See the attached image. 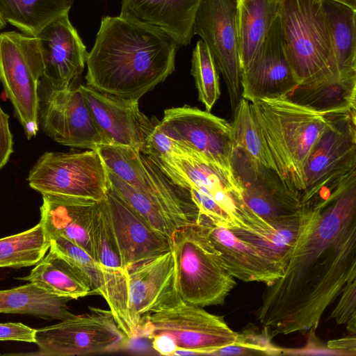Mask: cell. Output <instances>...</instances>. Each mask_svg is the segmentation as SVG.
Returning a JSON list of instances; mask_svg holds the SVG:
<instances>
[{"label": "cell", "instance_id": "cell-1", "mask_svg": "<svg viewBox=\"0 0 356 356\" xmlns=\"http://www.w3.org/2000/svg\"><path fill=\"white\" fill-rule=\"evenodd\" d=\"M314 204L282 275L266 286L256 311L273 337L315 331L326 309L356 280V179Z\"/></svg>", "mask_w": 356, "mask_h": 356}, {"label": "cell", "instance_id": "cell-2", "mask_svg": "<svg viewBox=\"0 0 356 356\" xmlns=\"http://www.w3.org/2000/svg\"><path fill=\"white\" fill-rule=\"evenodd\" d=\"M180 46L156 26L120 15L102 17L86 60V84L138 100L174 72Z\"/></svg>", "mask_w": 356, "mask_h": 356}, {"label": "cell", "instance_id": "cell-3", "mask_svg": "<svg viewBox=\"0 0 356 356\" xmlns=\"http://www.w3.org/2000/svg\"><path fill=\"white\" fill-rule=\"evenodd\" d=\"M96 150L111 171L110 187L154 229L172 238L179 229L196 222L199 211L188 193L148 155L114 144Z\"/></svg>", "mask_w": 356, "mask_h": 356}, {"label": "cell", "instance_id": "cell-4", "mask_svg": "<svg viewBox=\"0 0 356 356\" xmlns=\"http://www.w3.org/2000/svg\"><path fill=\"white\" fill-rule=\"evenodd\" d=\"M250 103L273 170L301 202L305 163L333 113L316 112L283 97L257 99Z\"/></svg>", "mask_w": 356, "mask_h": 356}, {"label": "cell", "instance_id": "cell-5", "mask_svg": "<svg viewBox=\"0 0 356 356\" xmlns=\"http://www.w3.org/2000/svg\"><path fill=\"white\" fill-rule=\"evenodd\" d=\"M166 177L185 191L199 215L229 229L236 226L239 210L245 204L231 171L177 142L166 155H148Z\"/></svg>", "mask_w": 356, "mask_h": 356}, {"label": "cell", "instance_id": "cell-6", "mask_svg": "<svg viewBox=\"0 0 356 356\" xmlns=\"http://www.w3.org/2000/svg\"><path fill=\"white\" fill-rule=\"evenodd\" d=\"M323 1L280 0L285 51L298 84L341 79Z\"/></svg>", "mask_w": 356, "mask_h": 356}, {"label": "cell", "instance_id": "cell-7", "mask_svg": "<svg viewBox=\"0 0 356 356\" xmlns=\"http://www.w3.org/2000/svg\"><path fill=\"white\" fill-rule=\"evenodd\" d=\"M172 241L182 300L202 307L222 304L236 281L204 228L190 224L175 232Z\"/></svg>", "mask_w": 356, "mask_h": 356}, {"label": "cell", "instance_id": "cell-8", "mask_svg": "<svg viewBox=\"0 0 356 356\" xmlns=\"http://www.w3.org/2000/svg\"><path fill=\"white\" fill-rule=\"evenodd\" d=\"M303 179L302 205L324 200L356 179L355 109L331 115L309 152Z\"/></svg>", "mask_w": 356, "mask_h": 356}, {"label": "cell", "instance_id": "cell-9", "mask_svg": "<svg viewBox=\"0 0 356 356\" xmlns=\"http://www.w3.org/2000/svg\"><path fill=\"white\" fill-rule=\"evenodd\" d=\"M44 71L37 37L0 33V80L28 139L39 131V86Z\"/></svg>", "mask_w": 356, "mask_h": 356}, {"label": "cell", "instance_id": "cell-10", "mask_svg": "<svg viewBox=\"0 0 356 356\" xmlns=\"http://www.w3.org/2000/svg\"><path fill=\"white\" fill-rule=\"evenodd\" d=\"M29 186L42 195L101 201L108 189L106 168L97 150L47 152L29 171Z\"/></svg>", "mask_w": 356, "mask_h": 356}, {"label": "cell", "instance_id": "cell-11", "mask_svg": "<svg viewBox=\"0 0 356 356\" xmlns=\"http://www.w3.org/2000/svg\"><path fill=\"white\" fill-rule=\"evenodd\" d=\"M90 312L60 321L35 332V355L74 356L108 353L126 345L128 338L110 310L90 307Z\"/></svg>", "mask_w": 356, "mask_h": 356}, {"label": "cell", "instance_id": "cell-12", "mask_svg": "<svg viewBox=\"0 0 356 356\" xmlns=\"http://www.w3.org/2000/svg\"><path fill=\"white\" fill-rule=\"evenodd\" d=\"M38 124L62 145L96 150L111 144L96 123L79 86L57 89L41 79Z\"/></svg>", "mask_w": 356, "mask_h": 356}, {"label": "cell", "instance_id": "cell-13", "mask_svg": "<svg viewBox=\"0 0 356 356\" xmlns=\"http://www.w3.org/2000/svg\"><path fill=\"white\" fill-rule=\"evenodd\" d=\"M158 334L169 336L178 350H193L199 355H211L234 343L237 338V332L223 318L184 301L145 317L139 327L138 338L149 339Z\"/></svg>", "mask_w": 356, "mask_h": 356}, {"label": "cell", "instance_id": "cell-14", "mask_svg": "<svg viewBox=\"0 0 356 356\" xmlns=\"http://www.w3.org/2000/svg\"><path fill=\"white\" fill-rule=\"evenodd\" d=\"M239 0H201L193 34L208 47L225 82L232 113L242 98L241 70L237 30Z\"/></svg>", "mask_w": 356, "mask_h": 356}, {"label": "cell", "instance_id": "cell-15", "mask_svg": "<svg viewBox=\"0 0 356 356\" xmlns=\"http://www.w3.org/2000/svg\"><path fill=\"white\" fill-rule=\"evenodd\" d=\"M159 125L169 138L231 171L235 141L225 120L186 105L165 110Z\"/></svg>", "mask_w": 356, "mask_h": 356}, {"label": "cell", "instance_id": "cell-16", "mask_svg": "<svg viewBox=\"0 0 356 356\" xmlns=\"http://www.w3.org/2000/svg\"><path fill=\"white\" fill-rule=\"evenodd\" d=\"M127 273L128 309L136 339L145 317L183 300L172 250L132 266Z\"/></svg>", "mask_w": 356, "mask_h": 356}, {"label": "cell", "instance_id": "cell-17", "mask_svg": "<svg viewBox=\"0 0 356 356\" xmlns=\"http://www.w3.org/2000/svg\"><path fill=\"white\" fill-rule=\"evenodd\" d=\"M230 170L245 204L264 220H277L302 208L300 201L284 186L273 170L255 162L237 146Z\"/></svg>", "mask_w": 356, "mask_h": 356}, {"label": "cell", "instance_id": "cell-18", "mask_svg": "<svg viewBox=\"0 0 356 356\" xmlns=\"http://www.w3.org/2000/svg\"><path fill=\"white\" fill-rule=\"evenodd\" d=\"M79 87L96 123L111 144L143 152L155 120L140 111L138 100L102 92L87 84Z\"/></svg>", "mask_w": 356, "mask_h": 356}, {"label": "cell", "instance_id": "cell-19", "mask_svg": "<svg viewBox=\"0 0 356 356\" xmlns=\"http://www.w3.org/2000/svg\"><path fill=\"white\" fill-rule=\"evenodd\" d=\"M315 211L314 205L304 204L293 215L267 221L245 206L238 212L236 226L229 230L285 268Z\"/></svg>", "mask_w": 356, "mask_h": 356}, {"label": "cell", "instance_id": "cell-20", "mask_svg": "<svg viewBox=\"0 0 356 356\" xmlns=\"http://www.w3.org/2000/svg\"><path fill=\"white\" fill-rule=\"evenodd\" d=\"M104 199L124 270L172 250V238L154 229L110 186Z\"/></svg>", "mask_w": 356, "mask_h": 356}, {"label": "cell", "instance_id": "cell-21", "mask_svg": "<svg viewBox=\"0 0 356 356\" xmlns=\"http://www.w3.org/2000/svg\"><path fill=\"white\" fill-rule=\"evenodd\" d=\"M297 84L286 54L278 14L249 67L241 74L242 98L251 102L281 97Z\"/></svg>", "mask_w": 356, "mask_h": 356}, {"label": "cell", "instance_id": "cell-22", "mask_svg": "<svg viewBox=\"0 0 356 356\" xmlns=\"http://www.w3.org/2000/svg\"><path fill=\"white\" fill-rule=\"evenodd\" d=\"M49 249L83 273L92 293L105 299L118 327L126 336H131L133 327L128 309L127 271L102 266L83 248L61 236L50 240Z\"/></svg>", "mask_w": 356, "mask_h": 356}, {"label": "cell", "instance_id": "cell-23", "mask_svg": "<svg viewBox=\"0 0 356 356\" xmlns=\"http://www.w3.org/2000/svg\"><path fill=\"white\" fill-rule=\"evenodd\" d=\"M36 37L44 63L41 79L57 89L73 86L83 71L88 52L68 13L52 21Z\"/></svg>", "mask_w": 356, "mask_h": 356}, {"label": "cell", "instance_id": "cell-24", "mask_svg": "<svg viewBox=\"0 0 356 356\" xmlns=\"http://www.w3.org/2000/svg\"><path fill=\"white\" fill-rule=\"evenodd\" d=\"M196 222L204 228L225 268L234 278L269 285L282 275L283 265L240 239L229 229L213 225L202 216H198Z\"/></svg>", "mask_w": 356, "mask_h": 356}, {"label": "cell", "instance_id": "cell-25", "mask_svg": "<svg viewBox=\"0 0 356 356\" xmlns=\"http://www.w3.org/2000/svg\"><path fill=\"white\" fill-rule=\"evenodd\" d=\"M42 195L40 222L49 241L55 236H63L96 260L91 232L97 202L54 195Z\"/></svg>", "mask_w": 356, "mask_h": 356}, {"label": "cell", "instance_id": "cell-26", "mask_svg": "<svg viewBox=\"0 0 356 356\" xmlns=\"http://www.w3.org/2000/svg\"><path fill=\"white\" fill-rule=\"evenodd\" d=\"M201 0H122L120 16L156 26L181 46L193 37L195 16Z\"/></svg>", "mask_w": 356, "mask_h": 356}, {"label": "cell", "instance_id": "cell-27", "mask_svg": "<svg viewBox=\"0 0 356 356\" xmlns=\"http://www.w3.org/2000/svg\"><path fill=\"white\" fill-rule=\"evenodd\" d=\"M281 97L321 113L355 110L356 76L297 84Z\"/></svg>", "mask_w": 356, "mask_h": 356}, {"label": "cell", "instance_id": "cell-28", "mask_svg": "<svg viewBox=\"0 0 356 356\" xmlns=\"http://www.w3.org/2000/svg\"><path fill=\"white\" fill-rule=\"evenodd\" d=\"M280 8V0H239L237 30L241 74L255 57Z\"/></svg>", "mask_w": 356, "mask_h": 356}, {"label": "cell", "instance_id": "cell-29", "mask_svg": "<svg viewBox=\"0 0 356 356\" xmlns=\"http://www.w3.org/2000/svg\"><path fill=\"white\" fill-rule=\"evenodd\" d=\"M17 279L33 283L49 293L70 300L83 298L92 293L83 273L51 249L35 264L29 275Z\"/></svg>", "mask_w": 356, "mask_h": 356}, {"label": "cell", "instance_id": "cell-30", "mask_svg": "<svg viewBox=\"0 0 356 356\" xmlns=\"http://www.w3.org/2000/svg\"><path fill=\"white\" fill-rule=\"evenodd\" d=\"M70 299L49 293L29 282L0 290V314H20L63 321L74 316L67 308Z\"/></svg>", "mask_w": 356, "mask_h": 356}, {"label": "cell", "instance_id": "cell-31", "mask_svg": "<svg viewBox=\"0 0 356 356\" xmlns=\"http://www.w3.org/2000/svg\"><path fill=\"white\" fill-rule=\"evenodd\" d=\"M323 6L339 76H356V10L330 0Z\"/></svg>", "mask_w": 356, "mask_h": 356}, {"label": "cell", "instance_id": "cell-32", "mask_svg": "<svg viewBox=\"0 0 356 356\" xmlns=\"http://www.w3.org/2000/svg\"><path fill=\"white\" fill-rule=\"evenodd\" d=\"M73 0H0V16L22 33L36 37L52 21L69 13Z\"/></svg>", "mask_w": 356, "mask_h": 356}, {"label": "cell", "instance_id": "cell-33", "mask_svg": "<svg viewBox=\"0 0 356 356\" xmlns=\"http://www.w3.org/2000/svg\"><path fill=\"white\" fill-rule=\"evenodd\" d=\"M50 248L42 225L0 238V268L28 267L38 264Z\"/></svg>", "mask_w": 356, "mask_h": 356}, {"label": "cell", "instance_id": "cell-34", "mask_svg": "<svg viewBox=\"0 0 356 356\" xmlns=\"http://www.w3.org/2000/svg\"><path fill=\"white\" fill-rule=\"evenodd\" d=\"M233 113L232 127L235 146L255 162L273 170L252 116L250 102L241 98Z\"/></svg>", "mask_w": 356, "mask_h": 356}, {"label": "cell", "instance_id": "cell-35", "mask_svg": "<svg viewBox=\"0 0 356 356\" xmlns=\"http://www.w3.org/2000/svg\"><path fill=\"white\" fill-rule=\"evenodd\" d=\"M91 234L96 261L105 268L123 270L114 229L104 198L97 203Z\"/></svg>", "mask_w": 356, "mask_h": 356}, {"label": "cell", "instance_id": "cell-36", "mask_svg": "<svg viewBox=\"0 0 356 356\" xmlns=\"http://www.w3.org/2000/svg\"><path fill=\"white\" fill-rule=\"evenodd\" d=\"M191 74L199 100L210 111L220 95L219 74L213 58L202 40L197 41L193 51Z\"/></svg>", "mask_w": 356, "mask_h": 356}, {"label": "cell", "instance_id": "cell-37", "mask_svg": "<svg viewBox=\"0 0 356 356\" xmlns=\"http://www.w3.org/2000/svg\"><path fill=\"white\" fill-rule=\"evenodd\" d=\"M272 337L266 327L261 333L254 328H246L237 332L234 343L213 352L211 355H282V348L272 343Z\"/></svg>", "mask_w": 356, "mask_h": 356}, {"label": "cell", "instance_id": "cell-38", "mask_svg": "<svg viewBox=\"0 0 356 356\" xmlns=\"http://www.w3.org/2000/svg\"><path fill=\"white\" fill-rule=\"evenodd\" d=\"M339 300L330 318H334L338 325L347 323L355 317L356 307V280L349 282L339 296Z\"/></svg>", "mask_w": 356, "mask_h": 356}, {"label": "cell", "instance_id": "cell-39", "mask_svg": "<svg viewBox=\"0 0 356 356\" xmlns=\"http://www.w3.org/2000/svg\"><path fill=\"white\" fill-rule=\"evenodd\" d=\"M36 330L21 323H0V341L35 343Z\"/></svg>", "mask_w": 356, "mask_h": 356}, {"label": "cell", "instance_id": "cell-40", "mask_svg": "<svg viewBox=\"0 0 356 356\" xmlns=\"http://www.w3.org/2000/svg\"><path fill=\"white\" fill-rule=\"evenodd\" d=\"M13 152V137L9 116L0 106V170L8 163Z\"/></svg>", "mask_w": 356, "mask_h": 356}, {"label": "cell", "instance_id": "cell-41", "mask_svg": "<svg viewBox=\"0 0 356 356\" xmlns=\"http://www.w3.org/2000/svg\"><path fill=\"white\" fill-rule=\"evenodd\" d=\"M311 334L308 339L307 345L300 348H282V355H341L336 350L329 348L327 346L322 344L314 335L315 331L310 330Z\"/></svg>", "mask_w": 356, "mask_h": 356}, {"label": "cell", "instance_id": "cell-42", "mask_svg": "<svg viewBox=\"0 0 356 356\" xmlns=\"http://www.w3.org/2000/svg\"><path fill=\"white\" fill-rule=\"evenodd\" d=\"M149 339L151 340L154 350L159 355L173 356V354L178 350L175 341L167 334H155Z\"/></svg>", "mask_w": 356, "mask_h": 356}, {"label": "cell", "instance_id": "cell-43", "mask_svg": "<svg viewBox=\"0 0 356 356\" xmlns=\"http://www.w3.org/2000/svg\"><path fill=\"white\" fill-rule=\"evenodd\" d=\"M327 346L341 354V355L355 356L356 339L355 335L348 336L340 339L330 340Z\"/></svg>", "mask_w": 356, "mask_h": 356}, {"label": "cell", "instance_id": "cell-44", "mask_svg": "<svg viewBox=\"0 0 356 356\" xmlns=\"http://www.w3.org/2000/svg\"><path fill=\"white\" fill-rule=\"evenodd\" d=\"M346 5L353 10H356V0H330Z\"/></svg>", "mask_w": 356, "mask_h": 356}, {"label": "cell", "instance_id": "cell-45", "mask_svg": "<svg viewBox=\"0 0 356 356\" xmlns=\"http://www.w3.org/2000/svg\"><path fill=\"white\" fill-rule=\"evenodd\" d=\"M6 25V22L0 16V30L3 29Z\"/></svg>", "mask_w": 356, "mask_h": 356}]
</instances>
